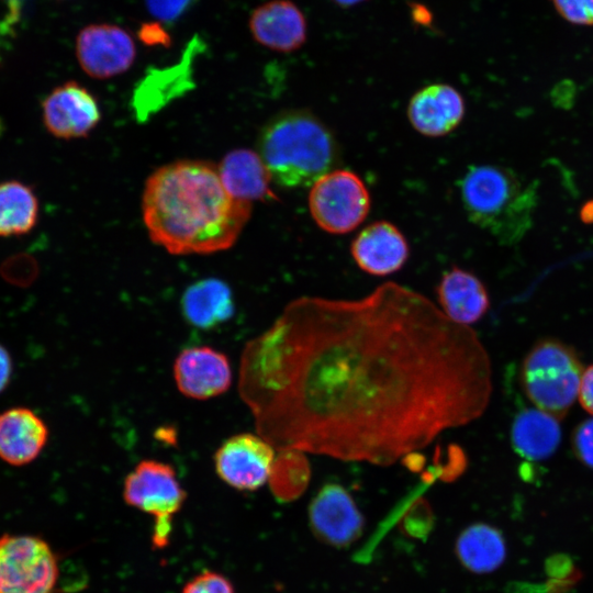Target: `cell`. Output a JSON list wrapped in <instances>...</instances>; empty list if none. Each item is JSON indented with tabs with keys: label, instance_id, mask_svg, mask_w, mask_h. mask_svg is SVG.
Returning <instances> with one entry per match:
<instances>
[{
	"label": "cell",
	"instance_id": "cell-1",
	"mask_svg": "<svg viewBox=\"0 0 593 593\" xmlns=\"http://www.w3.org/2000/svg\"><path fill=\"white\" fill-rule=\"evenodd\" d=\"M486 350L423 294L301 296L248 340L238 393L275 449L389 466L485 411Z\"/></svg>",
	"mask_w": 593,
	"mask_h": 593
},
{
	"label": "cell",
	"instance_id": "cell-2",
	"mask_svg": "<svg viewBox=\"0 0 593 593\" xmlns=\"http://www.w3.org/2000/svg\"><path fill=\"white\" fill-rule=\"evenodd\" d=\"M142 211L150 239L172 255H208L234 245L251 214V203L234 199L217 166L179 160L146 180Z\"/></svg>",
	"mask_w": 593,
	"mask_h": 593
},
{
	"label": "cell",
	"instance_id": "cell-3",
	"mask_svg": "<svg viewBox=\"0 0 593 593\" xmlns=\"http://www.w3.org/2000/svg\"><path fill=\"white\" fill-rule=\"evenodd\" d=\"M257 153L272 181L287 189L312 186L336 169L340 153L328 127L306 110H288L260 131Z\"/></svg>",
	"mask_w": 593,
	"mask_h": 593
},
{
	"label": "cell",
	"instance_id": "cell-4",
	"mask_svg": "<svg viewBox=\"0 0 593 593\" xmlns=\"http://www.w3.org/2000/svg\"><path fill=\"white\" fill-rule=\"evenodd\" d=\"M463 210L473 224L500 242L518 240L532 223L536 188L505 167L473 165L458 182Z\"/></svg>",
	"mask_w": 593,
	"mask_h": 593
},
{
	"label": "cell",
	"instance_id": "cell-5",
	"mask_svg": "<svg viewBox=\"0 0 593 593\" xmlns=\"http://www.w3.org/2000/svg\"><path fill=\"white\" fill-rule=\"evenodd\" d=\"M581 378L582 363L574 349L551 338L532 347L521 370L527 398L557 418H562L573 404Z\"/></svg>",
	"mask_w": 593,
	"mask_h": 593
},
{
	"label": "cell",
	"instance_id": "cell-6",
	"mask_svg": "<svg viewBox=\"0 0 593 593\" xmlns=\"http://www.w3.org/2000/svg\"><path fill=\"white\" fill-rule=\"evenodd\" d=\"M125 503L154 518L153 544L164 548L169 540L171 522L186 500L175 469L154 459L138 462L123 484Z\"/></svg>",
	"mask_w": 593,
	"mask_h": 593
},
{
	"label": "cell",
	"instance_id": "cell-7",
	"mask_svg": "<svg viewBox=\"0 0 593 593\" xmlns=\"http://www.w3.org/2000/svg\"><path fill=\"white\" fill-rule=\"evenodd\" d=\"M309 209L321 230L329 234H346L367 217L370 194L357 174L334 169L311 186Z\"/></svg>",
	"mask_w": 593,
	"mask_h": 593
},
{
	"label": "cell",
	"instance_id": "cell-8",
	"mask_svg": "<svg viewBox=\"0 0 593 593\" xmlns=\"http://www.w3.org/2000/svg\"><path fill=\"white\" fill-rule=\"evenodd\" d=\"M58 572L57 557L44 539L0 536V593H55Z\"/></svg>",
	"mask_w": 593,
	"mask_h": 593
},
{
	"label": "cell",
	"instance_id": "cell-9",
	"mask_svg": "<svg viewBox=\"0 0 593 593\" xmlns=\"http://www.w3.org/2000/svg\"><path fill=\"white\" fill-rule=\"evenodd\" d=\"M76 56L88 76L108 79L132 67L136 58V46L133 36L124 27L111 23H92L78 33Z\"/></svg>",
	"mask_w": 593,
	"mask_h": 593
},
{
	"label": "cell",
	"instance_id": "cell-10",
	"mask_svg": "<svg viewBox=\"0 0 593 593\" xmlns=\"http://www.w3.org/2000/svg\"><path fill=\"white\" fill-rule=\"evenodd\" d=\"M275 448L260 435L240 433L225 439L214 454L215 471L227 485L254 491L269 478Z\"/></svg>",
	"mask_w": 593,
	"mask_h": 593
},
{
	"label": "cell",
	"instance_id": "cell-11",
	"mask_svg": "<svg viewBox=\"0 0 593 593\" xmlns=\"http://www.w3.org/2000/svg\"><path fill=\"white\" fill-rule=\"evenodd\" d=\"M42 115L47 131L64 139L87 136L101 120L96 97L77 81L54 88L42 102Z\"/></svg>",
	"mask_w": 593,
	"mask_h": 593
},
{
	"label": "cell",
	"instance_id": "cell-12",
	"mask_svg": "<svg viewBox=\"0 0 593 593\" xmlns=\"http://www.w3.org/2000/svg\"><path fill=\"white\" fill-rule=\"evenodd\" d=\"M314 535L334 547L353 544L362 533L363 517L349 492L340 484L326 483L309 507Z\"/></svg>",
	"mask_w": 593,
	"mask_h": 593
},
{
	"label": "cell",
	"instance_id": "cell-13",
	"mask_svg": "<svg viewBox=\"0 0 593 593\" xmlns=\"http://www.w3.org/2000/svg\"><path fill=\"white\" fill-rule=\"evenodd\" d=\"M172 372L179 392L193 400L219 396L232 384L228 358L210 346L182 349L175 359Z\"/></svg>",
	"mask_w": 593,
	"mask_h": 593
},
{
	"label": "cell",
	"instance_id": "cell-14",
	"mask_svg": "<svg viewBox=\"0 0 593 593\" xmlns=\"http://www.w3.org/2000/svg\"><path fill=\"white\" fill-rule=\"evenodd\" d=\"M357 266L372 276H388L406 262L410 248L405 236L392 223L377 221L366 226L350 245Z\"/></svg>",
	"mask_w": 593,
	"mask_h": 593
},
{
	"label": "cell",
	"instance_id": "cell-15",
	"mask_svg": "<svg viewBox=\"0 0 593 593\" xmlns=\"http://www.w3.org/2000/svg\"><path fill=\"white\" fill-rule=\"evenodd\" d=\"M248 26L260 45L281 53L300 48L306 40L303 12L290 0H270L254 9Z\"/></svg>",
	"mask_w": 593,
	"mask_h": 593
},
{
	"label": "cell",
	"instance_id": "cell-16",
	"mask_svg": "<svg viewBox=\"0 0 593 593\" xmlns=\"http://www.w3.org/2000/svg\"><path fill=\"white\" fill-rule=\"evenodd\" d=\"M465 111V100L456 88L447 83H433L413 94L407 118L419 134L440 137L461 123Z\"/></svg>",
	"mask_w": 593,
	"mask_h": 593
},
{
	"label": "cell",
	"instance_id": "cell-17",
	"mask_svg": "<svg viewBox=\"0 0 593 593\" xmlns=\"http://www.w3.org/2000/svg\"><path fill=\"white\" fill-rule=\"evenodd\" d=\"M225 190L240 201H276L272 178L257 152L238 148L227 153L217 166Z\"/></svg>",
	"mask_w": 593,
	"mask_h": 593
},
{
	"label": "cell",
	"instance_id": "cell-18",
	"mask_svg": "<svg viewBox=\"0 0 593 593\" xmlns=\"http://www.w3.org/2000/svg\"><path fill=\"white\" fill-rule=\"evenodd\" d=\"M441 312L454 323L468 326L478 322L490 306L484 284L473 273L458 267L446 271L438 286Z\"/></svg>",
	"mask_w": 593,
	"mask_h": 593
},
{
	"label": "cell",
	"instance_id": "cell-19",
	"mask_svg": "<svg viewBox=\"0 0 593 593\" xmlns=\"http://www.w3.org/2000/svg\"><path fill=\"white\" fill-rule=\"evenodd\" d=\"M47 437L46 424L29 409L14 407L0 414V458L12 466L33 461Z\"/></svg>",
	"mask_w": 593,
	"mask_h": 593
},
{
	"label": "cell",
	"instance_id": "cell-20",
	"mask_svg": "<svg viewBox=\"0 0 593 593\" xmlns=\"http://www.w3.org/2000/svg\"><path fill=\"white\" fill-rule=\"evenodd\" d=\"M180 303L186 321L200 329L224 324L235 311L231 288L217 278L202 279L189 286Z\"/></svg>",
	"mask_w": 593,
	"mask_h": 593
},
{
	"label": "cell",
	"instance_id": "cell-21",
	"mask_svg": "<svg viewBox=\"0 0 593 593\" xmlns=\"http://www.w3.org/2000/svg\"><path fill=\"white\" fill-rule=\"evenodd\" d=\"M511 438L521 457L530 461H542L557 450L561 429L558 418L551 414L539 409H525L515 416Z\"/></svg>",
	"mask_w": 593,
	"mask_h": 593
},
{
	"label": "cell",
	"instance_id": "cell-22",
	"mask_svg": "<svg viewBox=\"0 0 593 593\" xmlns=\"http://www.w3.org/2000/svg\"><path fill=\"white\" fill-rule=\"evenodd\" d=\"M456 553L468 570L489 573L497 569L506 555L502 534L493 526L478 523L466 528L457 539Z\"/></svg>",
	"mask_w": 593,
	"mask_h": 593
},
{
	"label": "cell",
	"instance_id": "cell-23",
	"mask_svg": "<svg viewBox=\"0 0 593 593\" xmlns=\"http://www.w3.org/2000/svg\"><path fill=\"white\" fill-rule=\"evenodd\" d=\"M38 217V201L33 189L16 180L0 183V236L30 232Z\"/></svg>",
	"mask_w": 593,
	"mask_h": 593
},
{
	"label": "cell",
	"instance_id": "cell-24",
	"mask_svg": "<svg viewBox=\"0 0 593 593\" xmlns=\"http://www.w3.org/2000/svg\"><path fill=\"white\" fill-rule=\"evenodd\" d=\"M310 478L311 468L304 452L287 449L279 450L275 457L268 483L279 502H290L303 494Z\"/></svg>",
	"mask_w": 593,
	"mask_h": 593
},
{
	"label": "cell",
	"instance_id": "cell-25",
	"mask_svg": "<svg viewBox=\"0 0 593 593\" xmlns=\"http://www.w3.org/2000/svg\"><path fill=\"white\" fill-rule=\"evenodd\" d=\"M181 593H235V591L226 577L205 570L187 582Z\"/></svg>",
	"mask_w": 593,
	"mask_h": 593
},
{
	"label": "cell",
	"instance_id": "cell-26",
	"mask_svg": "<svg viewBox=\"0 0 593 593\" xmlns=\"http://www.w3.org/2000/svg\"><path fill=\"white\" fill-rule=\"evenodd\" d=\"M197 0H145L149 14L160 23H174L186 14Z\"/></svg>",
	"mask_w": 593,
	"mask_h": 593
},
{
	"label": "cell",
	"instance_id": "cell-27",
	"mask_svg": "<svg viewBox=\"0 0 593 593\" xmlns=\"http://www.w3.org/2000/svg\"><path fill=\"white\" fill-rule=\"evenodd\" d=\"M557 12L577 25H593V0H550Z\"/></svg>",
	"mask_w": 593,
	"mask_h": 593
},
{
	"label": "cell",
	"instance_id": "cell-28",
	"mask_svg": "<svg viewBox=\"0 0 593 593\" xmlns=\"http://www.w3.org/2000/svg\"><path fill=\"white\" fill-rule=\"evenodd\" d=\"M573 448L578 458L593 468V419L582 422L573 434Z\"/></svg>",
	"mask_w": 593,
	"mask_h": 593
},
{
	"label": "cell",
	"instance_id": "cell-29",
	"mask_svg": "<svg viewBox=\"0 0 593 593\" xmlns=\"http://www.w3.org/2000/svg\"><path fill=\"white\" fill-rule=\"evenodd\" d=\"M138 36L143 43L149 46H169L171 37L160 22L144 23L138 30Z\"/></svg>",
	"mask_w": 593,
	"mask_h": 593
},
{
	"label": "cell",
	"instance_id": "cell-30",
	"mask_svg": "<svg viewBox=\"0 0 593 593\" xmlns=\"http://www.w3.org/2000/svg\"><path fill=\"white\" fill-rule=\"evenodd\" d=\"M578 394L582 407L593 415V365L583 372Z\"/></svg>",
	"mask_w": 593,
	"mask_h": 593
},
{
	"label": "cell",
	"instance_id": "cell-31",
	"mask_svg": "<svg viewBox=\"0 0 593 593\" xmlns=\"http://www.w3.org/2000/svg\"><path fill=\"white\" fill-rule=\"evenodd\" d=\"M12 374V360L8 350L0 344V392L8 385Z\"/></svg>",
	"mask_w": 593,
	"mask_h": 593
},
{
	"label": "cell",
	"instance_id": "cell-32",
	"mask_svg": "<svg viewBox=\"0 0 593 593\" xmlns=\"http://www.w3.org/2000/svg\"><path fill=\"white\" fill-rule=\"evenodd\" d=\"M413 20L421 25H428L432 22V14L426 7L414 3L411 8Z\"/></svg>",
	"mask_w": 593,
	"mask_h": 593
},
{
	"label": "cell",
	"instance_id": "cell-33",
	"mask_svg": "<svg viewBox=\"0 0 593 593\" xmlns=\"http://www.w3.org/2000/svg\"><path fill=\"white\" fill-rule=\"evenodd\" d=\"M22 1L23 0H8V14L19 19Z\"/></svg>",
	"mask_w": 593,
	"mask_h": 593
},
{
	"label": "cell",
	"instance_id": "cell-34",
	"mask_svg": "<svg viewBox=\"0 0 593 593\" xmlns=\"http://www.w3.org/2000/svg\"><path fill=\"white\" fill-rule=\"evenodd\" d=\"M334 1L338 3L339 5L349 7V5L358 4L365 0H334Z\"/></svg>",
	"mask_w": 593,
	"mask_h": 593
}]
</instances>
